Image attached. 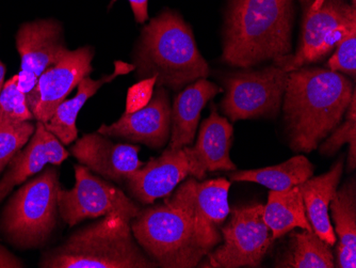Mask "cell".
Instances as JSON below:
<instances>
[{
    "instance_id": "obj_1",
    "label": "cell",
    "mask_w": 356,
    "mask_h": 268,
    "mask_svg": "<svg viewBox=\"0 0 356 268\" xmlns=\"http://www.w3.org/2000/svg\"><path fill=\"white\" fill-rule=\"evenodd\" d=\"M355 88L345 75L321 68L289 72L283 113L290 149L309 153L341 123Z\"/></svg>"
},
{
    "instance_id": "obj_2",
    "label": "cell",
    "mask_w": 356,
    "mask_h": 268,
    "mask_svg": "<svg viewBox=\"0 0 356 268\" xmlns=\"http://www.w3.org/2000/svg\"><path fill=\"white\" fill-rule=\"evenodd\" d=\"M293 0H231L222 60L249 69L291 55Z\"/></svg>"
},
{
    "instance_id": "obj_3",
    "label": "cell",
    "mask_w": 356,
    "mask_h": 268,
    "mask_svg": "<svg viewBox=\"0 0 356 268\" xmlns=\"http://www.w3.org/2000/svg\"><path fill=\"white\" fill-rule=\"evenodd\" d=\"M131 226L136 241L158 267H197L208 255L194 217L189 180L163 203L141 210Z\"/></svg>"
},
{
    "instance_id": "obj_4",
    "label": "cell",
    "mask_w": 356,
    "mask_h": 268,
    "mask_svg": "<svg viewBox=\"0 0 356 268\" xmlns=\"http://www.w3.org/2000/svg\"><path fill=\"white\" fill-rule=\"evenodd\" d=\"M139 79L157 78L156 87L181 89L209 76L191 27L175 11L165 10L144 26L134 54Z\"/></svg>"
},
{
    "instance_id": "obj_5",
    "label": "cell",
    "mask_w": 356,
    "mask_h": 268,
    "mask_svg": "<svg viewBox=\"0 0 356 268\" xmlns=\"http://www.w3.org/2000/svg\"><path fill=\"white\" fill-rule=\"evenodd\" d=\"M134 216L113 212L76 230L42 255L43 268H156L131 231Z\"/></svg>"
},
{
    "instance_id": "obj_6",
    "label": "cell",
    "mask_w": 356,
    "mask_h": 268,
    "mask_svg": "<svg viewBox=\"0 0 356 268\" xmlns=\"http://www.w3.org/2000/svg\"><path fill=\"white\" fill-rule=\"evenodd\" d=\"M48 165L10 197L0 215V234L14 247L35 249L47 243L59 215V172Z\"/></svg>"
},
{
    "instance_id": "obj_7",
    "label": "cell",
    "mask_w": 356,
    "mask_h": 268,
    "mask_svg": "<svg viewBox=\"0 0 356 268\" xmlns=\"http://www.w3.org/2000/svg\"><path fill=\"white\" fill-rule=\"evenodd\" d=\"M301 3L303 22L297 53L273 62L288 72L321 61L356 29V8L346 0H301Z\"/></svg>"
},
{
    "instance_id": "obj_8",
    "label": "cell",
    "mask_w": 356,
    "mask_h": 268,
    "mask_svg": "<svg viewBox=\"0 0 356 268\" xmlns=\"http://www.w3.org/2000/svg\"><path fill=\"white\" fill-rule=\"evenodd\" d=\"M289 72L272 65L261 70H245L224 77V115L232 122L273 118L283 103Z\"/></svg>"
},
{
    "instance_id": "obj_9",
    "label": "cell",
    "mask_w": 356,
    "mask_h": 268,
    "mask_svg": "<svg viewBox=\"0 0 356 268\" xmlns=\"http://www.w3.org/2000/svg\"><path fill=\"white\" fill-rule=\"evenodd\" d=\"M264 207L261 203L232 207L231 219L221 228L223 244L206 255L202 267H259L274 243Z\"/></svg>"
},
{
    "instance_id": "obj_10",
    "label": "cell",
    "mask_w": 356,
    "mask_h": 268,
    "mask_svg": "<svg viewBox=\"0 0 356 268\" xmlns=\"http://www.w3.org/2000/svg\"><path fill=\"white\" fill-rule=\"evenodd\" d=\"M75 185L70 191L60 188L58 210L64 223L75 227L86 219H96L113 212L131 214L141 211L119 187L96 175L83 165L74 166Z\"/></svg>"
},
{
    "instance_id": "obj_11",
    "label": "cell",
    "mask_w": 356,
    "mask_h": 268,
    "mask_svg": "<svg viewBox=\"0 0 356 268\" xmlns=\"http://www.w3.org/2000/svg\"><path fill=\"white\" fill-rule=\"evenodd\" d=\"M94 55L92 46H83L75 51L69 49L57 63L40 76L35 87L26 95L35 121L46 123L81 79L90 76L93 71Z\"/></svg>"
},
{
    "instance_id": "obj_12",
    "label": "cell",
    "mask_w": 356,
    "mask_h": 268,
    "mask_svg": "<svg viewBox=\"0 0 356 268\" xmlns=\"http://www.w3.org/2000/svg\"><path fill=\"white\" fill-rule=\"evenodd\" d=\"M63 28L56 19H38L23 24L16 33V49L21 56L17 86L25 95L33 90L40 76L67 53Z\"/></svg>"
},
{
    "instance_id": "obj_13",
    "label": "cell",
    "mask_w": 356,
    "mask_h": 268,
    "mask_svg": "<svg viewBox=\"0 0 356 268\" xmlns=\"http://www.w3.org/2000/svg\"><path fill=\"white\" fill-rule=\"evenodd\" d=\"M102 135L142 143L151 149L165 147L171 134V104L163 87H157L151 102L135 113H124L115 123L103 124L97 129Z\"/></svg>"
},
{
    "instance_id": "obj_14",
    "label": "cell",
    "mask_w": 356,
    "mask_h": 268,
    "mask_svg": "<svg viewBox=\"0 0 356 268\" xmlns=\"http://www.w3.org/2000/svg\"><path fill=\"white\" fill-rule=\"evenodd\" d=\"M140 147L129 143H115L99 132L87 134L76 140L72 155L92 172L107 181L122 183L128 175L144 165L139 159Z\"/></svg>"
},
{
    "instance_id": "obj_15",
    "label": "cell",
    "mask_w": 356,
    "mask_h": 268,
    "mask_svg": "<svg viewBox=\"0 0 356 268\" xmlns=\"http://www.w3.org/2000/svg\"><path fill=\"white\" fill-rule=\"evenodd\" d=\"M190 175L184 149L168 148L157 159H151L126 179L127 189L142 204H153L167 198Z\"/></svg>"
},
{
    "instance_id": "obj_16",
    "label": "cell",
    "mask_w": 356,
    "mask_h": 268,
    "mask_svg": "<svg viewBox=\"0 0 356 268\" xmlns=\"http://www.w3.org/2000/svg\"><path fill=\"white\" fill-rule=\"evenodd\" d=\"M233 134L231 122L218 113L216 106H211V113L202 123L197 143L193 147L183 148L190 175L200 181L207 172L237 169L229 154Z\"/></svg>"
},
{
    "instance_id": "obj_17",
    "label": "cell",
    "mask_w": 356,
    "mask_h": 268,
    "mask_svg": "<svg viewBox=\"0 0 356 268\" xmlns=\"http://www.w3.org/2000/svg\"><path fill=\"white\" fill-rule=\"evenodd\" d=\"M69 156V152L59 139L46 129L44 123L37 121L35 133L27 145L14 156L5 175L0 179V203L15 186L25 183L46 166L61 165Z\"/></svg>"
},
{
    "instance_id": "obj_18",
    "label": "cell",
    "mask_w": 356,
    "mask_h": 268,
    "mask_svg": "<svg viewBox=\"0 0 356 268\" xmlns=\"http://www.w3.org/2000/svg\"><path fill=\"white\" fill-rule=\"evenodd\" d=\"M191 191L192 209L197 219L204 246L209 253L222 242L221 228L229 217L231 182L225 178L199 182L188 178Z\"/></svg>"
},
{
    "instance_id": "obj_19",
    "label": "cell",
    "mask_w": 356,
    "mask_h": 268,
    "mask_svg": "<svg viewBox=\"0 0 356 268\" xmlns=\"http://www.w3.org/2000/svg\"><path fill=\"white\" fill-rule=\"evenodd\" d=\"M221 91L219 86L206 78H201L179 91L171 106L169 149H183L193 143L202 110Z\"/></svg>"
},
{
    "instance_id": "obj_20",
    "label": "cell",
    "mask_w": 356,
    "mask_h": 268,
    "mask_svg": "<svg viewBox=\"0 0 356 268\" xmlns=\"http://www.w3.org/2000/svg\"><path fill=\"white\" fill-rule=\"evenodd\" d=\"M345 157L341 156L331 169L319 177H312L300 185L306 216L312 229L333 247L337 241L330 219V204L335 198L343 177Z\"/></svg>"
},
{
    "instance_id": "obj_21",
    "label": "cell",
    "mask_w": 356,
    "mask_h": 268,
    "mask_svg": "<svg viewBox=\"0 0 356 268\" xmlns=\"http://www.w3.org/2000/svg\"><path fill=\"white\" fill-rule=\"evenodd\" d=\"M135 71V65L124 61L115 62V71L109 75L102 76L97 81H94L90 76L83 78L78 84V91L73 99L62 102L53 117L44 123L46 129L59 139L63 145H70L78 138V129L76 126L78 115L85 104L95 95L106 84L115 81L118 76L125 75Z\"/></svg>"
},
{
    "instance_id": "obj_22",
    "label": "cell",
    "mask_w": 356,
    "mask_h": 268,
    "mask_svg": "<svg viewBox=\"0 0 356 268\" xmlns=\"http://www.w3.org/2000/svg\"><path fill=\"white\" fill-rule=\"evenodd\" d=\"M338 236L337 267H356V181L348 180L330 204Z\"/></svg>"
},
{
    "instance_id": "obj_23",
    "label": "cell",
    "mask_w": 356,
    "mask_h": 268,
    "mask_svg": "<svg viewBox=\"0 0 356 268\" xmlns=\"http://www.w3.org/2000/svg\"><path fill=\"white\" fill-rule=\"evenodd\" d=\"M264 219L274 241L296 228L313 230L306 216L300 185L287 191H270L267 204L264 207Z\"/></svg>"
},
{
    "instance_id": "obj_24",
    "label": "cell",
    "mask_w": 356,
    "mask_h": 268,
    "mask_svg": "<svg viewBox=\"0 0 356 268\" xmlns=\"http://www.w3.org/2000/svg\"><path fill=\"white\" fill-rule=\"evenodd\" d=\"M314 175V166L304 155H296L288 161L261 169L239 170L229 173L231 181L261 184L270 191H283L301 185Z\"/></svg>"
},
{
    "instance_id": "obj_25",
    "label": "cell",
    "mask_w": 356,
    "mask_h": 268,
    "mask_svg": "<svg viewBox=\"0 0 356 268\" xmlns=\"http://www.w3.org/2000/svg\"><path fill=\"white\" fill-rule=\"evenodd\" d=\"M289 243L283 255L277 260L275 267L334 268L331 246L313 230L290 231Z\"/></svg>"
},
{
    "instance_id": "obj_26",
    "label": "cell",
    "mask_w": 356,
    "mask_h": 268,
    "mask_svg": "<svg viewBox=\"0 0 356 268\" xmlns=\"http://www.w3.org/2000/svg\"><path fill=\"white\" fill-rule=\"evenodd\" d=\"M346 120L330 134L327 140L320 145V154L332 156L337 153L345 143L349 145L347 170L353 171L356 167V91L352 95L351 102L346 110Z\"/></svg>"
},
{
    "instance_id": "obj_27",
    "label": "cell",
    "mask_w": 356,
    "mask_h": 268,
    "mask_svg": "<svg viewBox=\"0 0 356 268\" xmlns=\"http://www.w3.org/2000/svg\"><path fill=\"white\" fill-rule=\"evenodd\" d=\"M35 120L25 94L17 86V75L8 79L0 91V129Z\"/></svg>"
},
{
    "instance_id": "obj_28",
    "label": "cell",
    "mask_w": 356,
    "mask_h": 268,
    "mask_svg": "<svg viewBox=\"0 0 356 268\" xmlns=\"http://www.w3.org/2000/svg\"><path fill=\"white\" fill-rule=\"evenodd\" d=\"M35 131V124L23 122L0 129V175L5 171L14 156L29 141Z\"/></svg>"
},
{
    "instance_id": "obj_29",
    "label": "cell",
    "mask_w": 356,
    "mask_h": 268,
    "mask_svg": "<svg viewBox=\"0 0 356 268\" xmlns=\"http://www.w3.org/2000/svg\"><path fill=\"white\" fill-rule=\"evenodd\" d=\"M327 70L355 78L356 75V29L352 30L336 45L327 63Z\"/></svg>"
},
{
    "instance_id": "obj_30",
    "label": "cell",
    "mask_w": 356,
    "mask_h": 268,
    "mask_svg": "<svg viewBox=\"0 0 356 268\" xmlns=\"http://www.w3.org/2000/svg\"><path fill=\"white\" fill-rule=\"evenodd\" d=\"M156 83H157V78L153 76V77L140 79L137 84L131 86L128 89L127 97H126L125 113H135L145 107L153 97Z\"/></svg>"
},
{
    "instance_id": "obj_31",
    "label": "cell",
    "mask_w": 356,
    "mask_h": 268,
    "mask_svg": "<svg viewBox=\"0 0 356 268\" xmlns=\"http://www.w3.org/2000/svg\"><path fill=\"white\" fill-rule=\"evenodd\" d=\"M131 3V10L137 23L143 24L149 19V0H128ZM117 3V0H111L108 9Z\"/></svg>"
},
{
    "instance_id": "obj_32",
    "label": "cell",
    "mask_w": 356,
    "mask_h": 268,
    "mask_svg": "<svg viewBox=\"0 0 356 268\" xmlns=\"http://www.w3.org/2000/svg\"><path fill=\"white\" fill-rule=\"evenodd\" d=\"M25 267L23 262L17 259L13 253L6 249L0 244V268H22Z\"/></svg>"
},
{
    "instance_id": "obj_33",
    "label": "cell",
    "mask_w": 356,
    "mask_h": 268,
    "mask_svg": "<svg viewBox=\"0 0 356 268\" xmlns=\"http://www.w3.org/2000/svg\"><path fill=\"white\" fill-rule=\"evenodd\" d=\"M6 67L3 62L0 61V91L3 89V84H5Z\"/></svg>"
},
{
    "instance_id": "obj_34",
    "label": "cell",
    "mask_w": 356,
    "mask_h": 268,
    "mask_svg": "<svg viewBox=\"0 0 356 268\" xmlns=\"http://www.w3.org/2000/svg\"><path fill=\"white\" fill-rule=\"evenodd\" d=\"M351 3L352 5L354 6V7H355V5H356V0H351Z\"/></svg>"
}]
</instances>
